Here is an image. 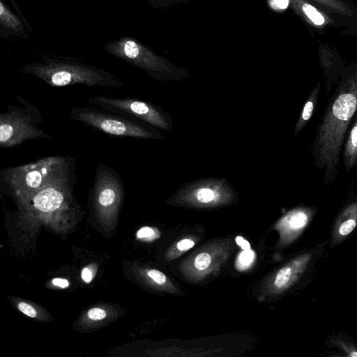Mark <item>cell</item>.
<instances>
[{
	"mask_svg": "<svg viewBox=\"0 0 357 357\" xmlns=\"http://www.w3.org/2000/svg\"><path fill=\"white\" fill-rule=\"evenodd\" d=\"M356 111L357 62L340 72L312 143L314 163L322 172L326 185L337 178L346 133Z\"/></svg>",
	"mask_w": 357,
	"mask_h": 357,
	"instance_id": "obj_1",
	"label": "cell"
},
{
	"mask_svg": "<svg viewBox=\"0 0 357 357\" xmlns=\"http://www.w3.org/2000/svg\"><path fill=\"white\" fill-rule=\"evenodd\" d=\"M76 158L52 155L0 170V184L19 206L39 190L55 183H76Z\"/></svg>",
	"mask_w": 357,
	"mask_h": 357,
	"instance_id": "obj_2",
	"label": "cell"
},
{
	"mask_svg": "<svg viewBox=\"0 0 357 357\" xmlns=\"http://www.w3.org/2000/svg\"><path fill=\"white\" fill-rule=\"evenodd\" d=\"M124 196L125 188L119 174L107 165L98 164L89 199L96 219L105 229L116 225Z\"/></svg>",
	"mask_w": 357,
	"mask_h": 357,
	"instance_id": "obj_3",
	"label": "cell"
},
{
	"mask_svg": "<svg viewBox=\"0 0 357 357\" xmlns=\"http://www.w3.org/2000/svg\"><path fill=\"white\" fill-rule=\"evenodd\" d=\"M15 98L18 105L9 104L0 113V146L13 148L26 140L51 139L38 127L43 121L39 109L21 96Z\"/></svg>",
	"mask_w": 357,
	"mask_h": 357,
	"instance_id": "obj_4",
	"label": "cell"
},
{
	"mask_svg": "<svg viewBox=\"0 0 357 357\" xmlns=\"http://www.w3.org/2000/svg\"><path fill=\"white\" fill-rule=\"evenodd\" d=\"M75 184L61 183L47 185L20 206V210L24 215L44 222L75 219L79 212L73 192Z\"/></svg>",
	"mask_w": 357,
	"mask_h": 357,
	"instance_id": "obj_5",
	"label": "cell"
},
{
	"mask_svg": "<svg viewBox=\"0 0 357 357\" xmlns=\"http://www.w3.org/2000/svg\"><path fill=\"white\" fill-rule=\"evenodd\" d=\"M70 116L75 121L112 137L152 139L158 136L146 123L91 105L73 107Z\"/></svg>",
	"mask_w": 357,
	"mask_h": 357,
	"instance_id": "obj_6",
	"label": "cell"
},
{
	"mask_svg": "<svg viewBox=\"0 0 357 357\" xmlns=\"http://www.w3.org/2000/svg\"><path fill=\"white\" fill-rule=\"evenodd\" d=\"M31 73L54 87L84 84L120 88L124 86L112 75L82 66L53 65L36 67Z\"/></svg>",
	"mask_w": 357,
	"mask_h": 357,
	"instance_id": "obj_7",
	"label": "cell"
},
{
	"mask_svg": "<svg viewBox=\"0 0 357 357\" xmlns=\"http://www.w3.org/2000/svg\"><path fill=\"white\" fill-rule=\"evenodd\" d=\"M88 103L153 126L166 127L165 118L160 109L139 99L99 95L89 98Z\"/></svg>",
	"mask_w": 357,
	"mask_h": 357,
	"instance_id": "obj_8",
	"label": "cell"
},
{
	"mask_svg": "<svg viewBox=\"0 0 357 357\" xmlns=\"http://www.w3.org/2000/svg\"><path fill=\"white\" fill-rule=\"evenodd\" d=\"M289 5L294 13L297 15L309 26L317 30L327 27H338L336 22L344 25L335 17L326 13L309 0H289Z\"/></svg>",
	"mask_w": 357,
	"mask_h": 357,
	"instance_id": "obj_9",
	"label": "cell"
},
{
	"mask_svg": "<svg viewBox=\"0 0 357 357\" xmlns=\"http://www.w3.org/2000/svg\"><path fill=\"white\" fill-rule=\"evenodd\" d=\"M357 226V199L348 202L337 215L333 222L329 245L335 248L342 243Z\"/></svg>",
	"mask_w": 357,
	"mask_h": 357,
	"instance_id": "obj_10",
	"label": "cell"
},
{
	"mask_svg": "<svg viewBox=\"0 0 357 357\" xmlns=\"http://www.w3.org/2000/svg\"><path fill=\"white\" fill-rule=\"evenodd\" d=\"M118 311L110 305H100L89 308L79 319L78 325L83 331L101 328L116 318Z\"/></svg>",
	"mask_w": 357,
	"mask_h": 357,
	"instance_id": "obj_11",
	"label": "cell"
},
{
	"mask_svg": "<svg viewBox=\"0 0 357 357\" xmlns=\"http://www.w3.org/2000/svg\"><path fill=\"white\" fill-rule=\"evenodd\" d=\"M331 15L342 22L345 26L348 22L357 20V6L348 0H309Z\"/></svg>",
	"mask_w": 357,
	"mask_h": 357,
	"instance_id": "obj_12",
	"label": "cell"
},
{
	"mask_svg": "<svg viewBox=\"0 0 357 357\" xmlns=\"http://www.w3.org/2000/svg\"><path fill=\"white\" fill-rule=\"evenodd\" d=\"M317 209L312 206L300 207L290 211L282 219L284 231L291 237L298 235L311 222Z\"/></svg>",
	"mask_w": 357,
	"mask_h": 357,
	"instance_id": "obj_13",
	"label": "cell"
},
{
	"mask_svg": "<svg viewBox=\"0 0 357 357\" xmlns=\"http://www.w3.org/2000/svg\"><path fill=\"white\" fill-rule=\"evenodd\" d=\"M352 124L343 145V165L349 173L357 165V111L352 119Z\"/></svg>",
	"mask_w": 357,
	"mask_h": 357,
	"instance_id": "obj_14",
	"label": "cell"
},
{
	"mask_svg": "<svg viewBox=\"0 0 357 357\" xmlns=\"http://www.w3.org/2000/svg\"><path fill=\"white\" fill-rule=\"evenodd\" d=\"M325 344L329 348H336L341 356L357 357V342L347 335L335 333L330 335Z\"/></svg>",
	"mask_w": 357,
	"mask_h": 357,
	"instance_id": "obj_15",
	"label": "cell"
},
{
	"mask_svg": "<svg viewBox=\"0 0 357 357\" xmlns=\"http://www.w3.org/2000/svg\"><path fill=\"white\" fill-rule=\"evenodd\" d=\"M10 302L20 312L29 318L43 321L52 320V317L45 309L33 302L17 297H12Z\"/></svg>",
	"mask_w": 357,
	"mask_h": 357,
	"instance_id": "obj_16",
	"label": "cell"
},
{
	"mask_svg": "<svg viewBox=\"0 0 357 357\" xmlns=\"http://www.w3.org/2000/svg\"><path fill=\"white\" fill-rule=\"evenodd\" d=\"M320 88L321 82H318L303 106V110L296 124L294 130L295 135H297L303 130L312 116L315 107L317 105Z\"/></svg>",
	"mask_w": 357,
	"mask_h": 357,
	"instance_id": "obj_17",
	"label": "cell"
},
{
	"mask_svg": "<svg viewBox=\"0 0 357 357\" xmlns=\"http://www.w3.org/2000/svg\"><path fill=\"white\" fill-rule=\"evenodd\" d=\"M138 272L144 274L146 278H149L158 285H162L167 281L166 275L156 269H148L144 271L139 269Z\"/></svg>",
	"mask_w": 357,
	"mask_h": 357,
	"instance_id": "obj_18",
	"label": "cell"
},
{
	"mask_svg": "<svg viewBox=\"0 0 357 357\" xmlns=\"http://www.w3.org/2000/svg\"><path fill=\"white\" fill-rule=\"evenodd\" d=\"M215 192L208 188H202L196 192V198L201 203H209L215 199Z\"/></svg>",
	"mask_w": 357,
	"mask_h": 357,
	"instance_id": "obj_19",
	"label": "cell"
},
{
	"mask_svg": "<svg viewBox=\"0 0 357 357\" xmlns=\"http://www.w3.org/2000/svg\"><path fill=\"white\" fill-rule=\"evenodd\" d=\"M123 52L127 58L135 60L139 54L140 47L135 42L128 40L125 43Z\"/></svg>",
	"mask_w": 357,
	"mask_h": 357,
	"instance_id": "obj_20",
	"label": "cell"
},
{
	"mask_svg": "<svg viewBox=\"0 0 357 357\" xmlns=\"http://www.w3.org/2000/svg\"><path fill=\"white\" fill-rule=\"evenodd\" d=\"M255 253L251 250H244L238 257V265L240 268H246L254 261Z\"/></svg>",
	"mask_w": 357,
	"mask_h": 357,
	"instance_id": "obj_21",
	"label": "cell"
},
{
	"mask_svg": "<svg viewBox=\"0 0 357 357\" xmlns=\"http://www.w3.org/2000/svg\"><path fill=\"white\" fill-rule=\"evenodd\" d=\"M211 261V258L210 255L203 252L196 256L194 264L196 268L203 271L209 266Z\"/></svg>",
	"mask_w": 357,
	"mask_h": 357,
	"instance_id": "obj_22",
	"label": "cell"
},
{
	"mask_svg": "<svg viewBox=\"0 0 357 357\" xmlns=\"http://www.w3.org/2000/svg\"><path fill=\"white\" fill-rule=\"evenodd\" d=\"M136 236L139 240L151 241L156 238V231L152 227H143L137 231Z\"/></svg>",
	"mask_w": 357,
	"mask_h": 357,
	"instance_id": "obj_23",
	"label": "cell"
},
{
	"mask_svg": "<svg viewBox=\"0 0 357 357\" xmlns=\"http://www.w3.org/2000/svg\"><path fill=\"white\" fill-rule=\"evenodd\" d=\"M81 276L83 281L86 283L91 282L94 277L93 271L91 266H89L84 267L82 271Z\"/></svg>",
	"mask_w": 357,
	"mask_h": 357,
	"instance_id": "obj_24",
	"label": "cell"
},
{
	"mask_svg": "<svg viewBox=\"0 0 357 357\" xmlns=\"http://www.w3.org/2000/svg\"><path fill=\"white\" fill-rule=\"evenodd\" d=\"M177 248L180 251H186L192 248L195 245V243L192 240L188 238H184L177 243Z\"/></svg>",
	"mask_w": 357,
	"mask_h": 357,
	"instance_id": "obj_25",
	"label": "cell"
},
{
	"mask_svg": "<svg viewBox=\"0 0 357 357\" xmlns=\"http://www.w3.org/2000/svg\"><path fill=\"white\" fill-rule=\"evenodd\" d=\"M52 285L61 289H66L69 287V282L65 278H55L52 280Z\"/></svg>",
	"mask_w": 357,
	"mask_h": 357,
	"instance_id": "obj_26",
	"label": "cell"
},
{
	"mask_svg": "<svg viewBox=\"0 0 357 357\" xmlns=\"http://www.w3.org/2000/svg\"><path fill=\"white\" fill-rule=\"evenodd\" d=\"M163 6H175L179 3H187L188 0H159Z\"/></svg>",
	"mask_w": 357,
	"mask_h": 357,
	"instance_id": "obj_27",
	"label": "cell"
},
{
	"mask_svg": "<svg viewBox=\"0 0 357 357\" xmlns=\"http://www.w3.org/2000/svg\"><path fill=\"white\" fill-rule=\"evenodd\" d=\"M236 242L241 246L243 250H250V243L241 236L236 238Z\"/></svg>",
	"mask_w": 357,
	"mask_h": 357,
	"instance_id": "obj_28",
	"label": "cell"
}]
</instances>
